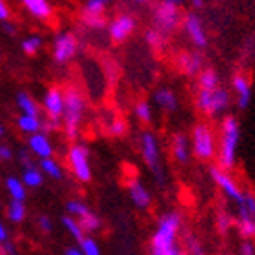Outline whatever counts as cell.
I'll list each match as a JSON object with an SVG mask.
<instances>
[{"instance_id": "1", "label": "cell", "mask_w": 255, "mask_h": 255, "mask_svg": "<svg viewBox=\"0 0 255 255\" xmlns=\"http://www.w3.org/2000/svg\"><path fill=\"white\" fill-rule=\"evenodd\" d=\"M182 217L177 212L166 213L159 221V226L151 237V254L153 255H179L177 235L181 230Z\"/></svg>"}, {"instance_id": "2", "label": "cell", "mask_w": 255, "mask_h": 255, "mask_svg": "<svg viewBox=\"0 0 255 255\" xmlns=\"http://www.w3.org/2000/svg\"><path fill=\"white\" fill-rule=\"evenodd\" d=\"M241 138V128L235 117H226L221 126V142H219V166L232 170L237 160V146Z\"/></svg>"}, {"instance_id": "3", "label": "cell", "mask_w": 255, "mask_h": 255, "mask_svg": "<svg viewBox=\"0 0 255 255\" xmlns=\"http://www.w3.org/2000/svg\"><path fill=\"white\" fill-rule=\"evenodd\" d=\"M86 101L82 93L75 88H68L64 93V113L62 123L64 131L69 140H75L80 133V123H82V115H84Z\"/></svg>"}, {"instance_id": "4", "label": "cell", "mask_w": 255, "mask_h": 255, "mask_svg": "<svg viewBox=\"0 0 255 255\" xmlns=\"http://www.w3.org/2000/svg\"><path fill=\"white\" fill-rule=\"evenodd\" d=\"M191 151L195 153L197 159L210 160L217 153V144L212 128L206 124H197L191 133Z\"/></svg>"}, {"instance_id": "5", "label": "cell", "mask_w": 255, "mask_h": 255, "mask_svg": "<svg viewBox=\"0 0 255 255\" xmlns=\"http://www.w3.org/2000/svg\"><path fill=\"white\" fill-rule=\"evenodd\" d=\"M230 97L228 91L215 88V90H202L199 88V95H197V108L202 113H206L210 117L221 115V113L228 108Z\"/></svg>"}, {"instance_id": "6", "label": "cell", "mask_w": 255, "mask_h": 255, "mask_svg": "<svg viewBox=\"0 0 255 255\" xmlns=\"http://www.w3.org/2000/svg\"><path fill=\"white\" fill-rule=\"evenodd\" d=\"M153 20L157 29L162 33H171L177 29L179 22H181V11H179V4H175L173 0H162L153 11Z\"/></svg>"}, {"instance_id": "7", "label": "cell", "mask_w": 255, "mask_h": 255, "mask_svg": "<svg viewBox=\"0 0 255 255\" xmlns=\"http://www.w3.org/2000/svg\"><path fill=\"white\" fill-rule=\"evenodd\" d=\"M68 162L69 168L73 171V175L80 182H90L91 181V166H90V153L86 146L73 144L68 151Z\"/></svg>"}, {"instance_id": "8", "label": "cell", "mask_w": 255, "mask_h": 255, "mask_svg": "<svg viewBox=\"0 0 255 255\" xmlns=\"http://www.w3.org/2000/svg\"><path fill=\"white\" fill-rule=\"evenodd\" d=\"M140 151H142L144 162H146L149 170L160 179V177H162V173H160V151H159V144H157V138H155L153 133L146 131L142 135V138H140Z\"/></svg>"}, {"instance_id": "9", "label": "cell", "mask_w": 255, "mask_h": 255, "mask_svg": "<svg viewBox=\"0 0 255 255\" xmlns=\"http://www.w3.org/2000/svg\"><path fill=\"white\" fill-rule=\"evenodd\" d=\"M79 42L73 33H60L53 42V59L57 64H66L77 53Z\"/></svg>"}, {"instance_id": "10", "label": "cell", "mask_w": 255, "mask_h": 255, "mask_svg": "<svg viewBox=\"0 0 255 255\" xmlns=\"http://www.w3.org/2000/svg\"><path fill=\"white\" fill-rule=\"evenodd\" d=\"M210 173H212V179L215 181V184H217L221 190H223V193L226 197H230L232 201L239 202L241 197H243V193L245 191L241 190L239 184L235 182V179L228 173V170H224V168H212L210 170Z\"/></svg>"}, {"instance_id": "11", "label": "cell", "mask_w": 255, "mask_h": 255, "mask_svg": "<svg viewBox=\"0 0 255 255\" xmlns=\"http://www.w3.org/2000/svg\"><path fill=\"white\" fill-rule=\"evenodd\" d=\"M135 18L131 15H119L117 18H113L108 26V33L113 42H124L126 38H129L133 31H135Z\"/></svg>"}, {"instance_id": "12", "label": "cell", "mask_w": 255, "mask_h": 255, "mask_svg": "<svg viewBox=\"0 0 255 255\" xmlns=\"http://www.w3.org/2000/svg\"><path fill=\"white\" fill-rule=\"evenodd\" d=\"M44 112L49 117V121H55V123H60L64 113V93L59 88H51L48 90V93L44 95Z\"/></svg>"}, {"instance_id": "13", "label": "cell", "mask_w": 255, "mask_h": 255, "mask_svg": "<svg viewBox=\"0 0 255 255\" xmlns=\"http://www.w3.org/2000/svg\"><path fill=\"white\" fill-rule=\"evenodd\" d=\"M184 29H186L188 37L191 38V42L195 44L197 48H206L208 46V35L204 31L201 18L195 13H188L184 16Z\"/></svg>"}, {"instance_id": "14", "label": "cell", "mask_w": 255, "mask_h": 255, "mask_svg": "<svg viewBox=\"0 0 255 255\" xmlns=\"http://www.w3.org/2000/svg\"><path fill=\"white\" fill-rule=\"evenodd\" d=\"M24 7L38 20H49L53 16V7L49 0H20Z\"/></svg>"}, {"instance_id": "15", "label": "cell", "mask_w": 255, "mask_h": 255, "mask_svg": "<svg viewBox=\"0 0 255 255\" xmlns=\"http://www.w3.org/2000/svg\"><path fill=\"white\" fill-rule=\"evenodd\" d=\"M29 149H31L37 157H40V159L53 155V146H51L46 133H38V131L33 133L31 137H29Z\"/></svg>"}, {"instance_id": "16", "label": "cell", "mask_w": 255, "mask_h": 255, "mask_svg": "<svg viewBox=\"0 0 255 255\" xmlns=\"http://www.w3.org/2000/svg\"><path fill=\"white\" fill-rule=\"evenodd\" d=\"M234 91L235 95H237V102H239V108H248L252 101V88H250V82L246 79L245 75H235L234 79Z\"/></svg>"}, {"instance_id": "17", "label": "cell", "mask_w": 255, "mask_h": 255, "mask_svg": "<svg viewBox=\"0 0 255 255\" xmlns=\"http://www.w3.org/2000/svg\"><path fill=\"white\" fill-rule=\"evenodd\" d=\"M177 64L182 73L186 75H199L202 71V59L197 53H181Z\"/></svg>"}, {"instance_id": "18", "label": "cell", "mask_w": 255, "mask_h": 255, "mask_svg": "<svg viewBox=\"0 0 255 255\" xmlns=\"http://www.w3.org/2000/svg\"><path fill=\"white\" fill-rule=\"evenodd\" d=\"M171 153L175 157L177 162H181V164H186L188 160H190V155H191V149H190V144H188V138L181 133H177L173 140H171Z\"/></svg>"}, {"instance_id": "19", "label": "cell", "mask_w": 255, "mask_h": 255, "mask_svg": "<svg viewBox=\"0 0 255 255\" xmlns=\"http://www.w3.org/2000/svg\"><path fill=\"white\" fill-rule=\"evenodd\" d=\"M129 197H131L133 204L137 208H140V210H146L149 206V202H151L149 191L140 182H133L131 186H129Z\"/></svg>"}, {"instance_id": "20", "label": "cell", "mask_w": 255, "mask_h": 255, "mask_svg": "<svg viewBox=\"0 0 255 255\" xmlns=\"http://www.w3.org/2000/svg\"><path fill=\"white\" fill-rule=\"evenodd\" d=\"M16 124L20 128V131L27 133V135L40 131V128H42V123H40L38 115H27V113H22L18 121H16Z\"/></svg>"}, {"instance_id": "21", "label": "cell", "mask_w": 255, "mask_h": 255, "mask_svg": "<svg viewBox=\"0 0 255 255\" xmlns=\"http://www.w3.org/2000/svg\"><path fill=\"white\" fill-rule=\"evenodd\" d=\"M239 206V219L255 217V195L252 191H245L241 201L237 202Z\"/></svg>"}, {"instance_id": "22", "label": "cell", "mask_w": 255, "mask_h": 255, "mask_svg": "<svg viewBox=\"0 0 255 255\" xmlns=\"http://www.w3.org/2000/svg\"><path fill=\"white\" fill-rule=\"evenodd\" d=\"M155 102L159 104V108H162V110H166V112H173L177 108V97L175 93L171 90H166V88H162V90H159L157 93H155Z\"/></svg>"}, {"instance_id": "23", "label": "cell", "mask_w": 255, "mask_h": 255, "mask_svg": "<svg viewBox=\"0 0 255 255\" xmlns=\"http://www.w3.org/2000/svg\"><path fill=\"white\" fill-rule=\"evenodd\" d=\"M5 186H7L11 199H15V201H24L26 199V184H24V181H18L16 177H9L5 181Z\"/></svg>"}, {"instance_id": "24", "label": "cell", "mask_w": 255, "mask_h": 255, "mask_svg": "<svg viewBox=\"0 0 255 255\" xmlns=\"http://www.w3.org/2000/svg\"><path fill=\"white\" fill-rule=\"evenodd\" d=\"M199 88H202V90H215V88H219V75L213 69H202L199 73Z\"/></svg>"}, {"instance_id": "25", "label": "cell", "mask_w": 255, "mask_h": 255, "mask_svg": "<svg viewBox=\"0 0 255 255\" xmlns=\"http://www.w3.org/2000/svg\"><path fill=\"white\" fill-rule=\"evenodd\" d=\"M16 106L20 108L22 113H27V115H38V113H40L37 102L33 101L27 93H18V95H16Z\"/></svg>"}, {"instance_id": "26", "label": "cell", "mask_w": 255, "mask_h": 255, "mask_svg": "<svg viewBox=\"0 0 255 255\" xmlns=\"http://www.w3.org/2000/svg\"><path fill=\"white\" fill-rule=\"evenodd\" d=\"M62 224H64V228L68 230L69 235L73 237V239L80 241L82 237H84V230H82V226H80L79 223V219L73 217V215H66V217H62Z\"/></svg>"}, {"instance_id": "27", "label": "cell", "mask_w": 255, "mask_h": 255, "mask_svg": "<svg viewBox=\"0 0 255 255\" xmlns=\"http://www.w3.org/2000/svg\"><path fill=\"white\" fill-rule=\"evenodd\" d=\"M7 217H9L11 223H22L26 219V206H24V201H15L11 199V204L7 208Z\"/></svg>"}, {"instance_id": "28", "label": "cell", "mask_w": 255, "mask_h": 255, "mask_svg": "<svg viewBox=\"0 0 255 255\" xmlns=\"http://www.w3.org/2000/svg\"><path fill=\"white\" fill-rule=\"evenodd\" d=\"M42 173H40V170L38 168H35V166H26V170H24V184L29 188H38L40 184H42Z\"/></svg>"}, {"instance_id": "29", "label": "cell", "mask_w": 255, "mask_h": 255, "mask_svg": "<svg viewBox=\"0 0 255 255\" xmlns=\"http://www.w3.org/2000/svg\"><path fill=\"white\" fill-rule=\"evenodd\" d=\"M40 168L46 175L53 177V179H62V168L57 160H53L51 157H44L40 159Z\"/></svg>"}, {"instance_id": "30", "label": "cell", "mask_w": 255, "mask_h": 255, "mask_svg": "<svg viewBox=\"0 0 255 255\" xmlns=\"http://www.w3.org/2000/svg\"><path fill=\"white\" fill-rule=\"evenodd\" d=\"M79 223H80V226H82V230H84L86 234H93V232H97V230L101 228V219L91 212L80 215Z\"/></svg>"}, {"instance_id": "31", "label": "cell", "mask_w": 255, "mask_h": 255, "mask_svg": "<svg viewBox=\"0 0 255 255\" xmlns=\"http://www.w3.org/2000/svg\"><path fill=\"white\" fill-rule=\"evenodd\" d=\"M146 42H148L149 48L153 49H162L166 44V33H162L160 29H148L146 33Z\"/></svg>"}, {"instance_id": "32", "label": "cell", "mask_w": 255, "mask_h": 255, "mask_svg": "<svg viewBox=\"0 0 255 255\" xmlns=\"http://www.w3.org/2000/svg\"><path fill=\"white\" fill-rule=\"evenodd\" d=\"M239 232L245 239H255V217H248V219H239Z\"/></svg>"}, {"instance_id": "33", "label": "cell", "mask_w": 255, "mask_h": 255, "mask_svg": "<svg viewBox=\"0 0 255 255\" xmlns=\"http://www.w3.org/2000/svg\"><path fill=\"white\" fill-rule=\"evenodd\" d=\"M82 22L91 29H101L106 26L104 15H93V13H86V11H82Z\"/></svg>"}, {"instance_id": "34", "label": "cell", "mask_w": 255, "mask_h": 255, "mask_svg": "<svg viewBox=\"0 0 255 255\" xmlns=\"http://www.w3.org/2000/svg\"><path fill=\"white\" fill-rule=\"evenodd\" d=\"M135 115L140 123L148 124L151 123V106H149L146 101H138L137 106H135Z\"/></svg>"}, {"instance_id": "35", "label": "cell", "mask_w": 255, "mask_h": 255, "mask_svg": "<svg viewBox=\"0 0 255 255\" xmlns=\"http://www.w3.org/2000/svg\"><path fill=\"white\" fill-rule=\"evenodd\" d=\"M42 48V38L40 37H27L24 42H22V49L26 55H35L38 53V49Z\"/></svg>"}, {"instance_id": "36", "label": "cell", "mask_w": 255, "mask_h": 255, "mask_svg": "<svg viewBox=\"0 0 255 255\" xmlns=\"http://www.w3.org/2000/svg\"><path fill=\"white\" fill-rule=\"evenodd\" d=\"M79 246H80V250H82V254H86V255H99L101 254L99 245H97L91 237H82V239L79 241Z\"/></svg>"}, {"instance_id": "37", "label": "cell", "mask_w": 255, "mask_h": 255, "mask_svg": "<svg viewBox=\"0 0 255 255\" xmlns=\"http://www.w3.org/2000/svg\"><path fill=\"white\" fill-rule=\"evenodd\" d=\"M106 4V0H88L84 5V11L86 13H93V15H104Z\"/></svg>"}, {"instance_id": "38", "label": "cell", "mask_w": 255, "mask_h": 255, "mask_svg": "<svg viewBox=\"0 0 255 255\" xmlns=\"http://www.w3.org/2000/svg\"><path fill=\"white\" fill-rule=\"evenodd\" d=\"M68 212H69V215H73V217L79 219L80 215L88 213L90 210H88V206H86L84 202H80V201H69L68 202Z\"/></svg>"}, {"instance_id": "39", "label": "cell", "mask_w": 255, "mask_h": 255, "mask_svg": "<svg viewBox=\"0 0 255 255\" xmlns=\"http://www.w3.org/2000/svg\"><path fill=\"white\" fill-rule=\"evenodd\" d=\"M126 129H128L126 121H123V119H115L110 124V135H113V137H123L124 133H126Z\"/></svg>"}, {"instance_id": "40", "label": "cell", "mask_w": 255, "mask_h": 255, "mask_svg": "<svg viewBox=\"0 0 255 255\" xmlns=\"http://www.w3.org/2000/svg\"><path fill=\"white\" fill-rule=\"evenodd\" d=\"M217 226H219V232L221 234H226L228 232V228L232 226V217H230L228 213H219V217H217Z\"/></svg>"}, {"instance_id": "41", "label": "cell", "mask_w": 255, "mask_h": 255, "mask_svg": "<svg viewBox=\"0 0 255 255\" xmlns=\"http://www.w3.org/2000/svg\"><path fill=\"white\" fill-rule=\"evenodd\" d=\"M241 254L243 255H254L255 254V245L252 239H245V243L241 245Z\"/></svg>"}, {"instance_id": "42", "label": "cell", "mask_w": 255, "mask_h": 255, "mask_svg": "<svg viewBox=\"0 0 255 255\" xmlns=\"http://www.w3.org/2000/svg\"><path fill=\"white\" fill-rule=\"evenodd\" d=\"M11 11H9V5L5 4V0H0V20L5 22L9 18Z\"/></svg>"}, {"instance_id": "43", "label": "cell", "mask_w": 255, "mask_h": 255, "mask_svg": "<svg viewBox=\"0 0 255 255\" xmlns=\"http://www.w3.org/2000/svg\"><path fill=\"white\" fill-rule=\"evenodd\" d=\"M38 226H40V230H42V232H46V234H48V232H51V228H53V226H51V221H49V217H46V215H42V217L38 219Z\"/></svg>"}, {"instance_id": "44", "label": "cell", "mask_w": 255, "mask_h": 255, "mask_svg": "<svg viewBox=\"0 0 255 255\" xmlns=\"http://www.w3.org/2000/svg\"><path fill=\"white\" fill-rule=\"evenodd\" d=\"M0 250L4 252V254H15L16 248L11 241H4V243H0Z\"/></svg>"}, {"instance_id": "45", "label": "cell", "mask_w": 255, "mask_h": 255, "mask_svg": "<svg viewBox=\"0 0 255 255\" xmlns=\"http://www.w3.org/2000/svg\"><path fill=\"white\" fill-rule=\"evenodd\" d=\"M188 250L191 252V254H202V248H201V245L197 243V241H188Z\"/></svg>"}, {"instance_id": "46", "label": "cell", "mask_w": 255, "mask_h": 255, "mask_svg": "<svg viewBox=\"0 0 255 255\" xmlns=\"http://www.w3.org/2000/svg\"><path fill=\"white\" fill-rule=\"evenodd\" d=\"M18 160H20L22 164H26V166L31 164V159H29V153H27L26 149H22V151H18Z\"/></svg>"}, {"instance_id": "47", "label": "cell", "mask_w": 255, "mask_h": 255, "mask_svg": "<svg viewBox=\"0 0 255 255\" xmlns=\"http://www.w3.org/2000/svg\"><path fill=\"white\" fill-rule=\"evenodd\" d=\"M11 157H13V153H11V149H9V148H5V146H2V157H0V159L9 160Z\"/></svg>"}, {"instance_id": "48", "label": "cell", "mask_w": 255, "mask_h": 255, "mask_svg": "<svg viewBox=\"0 0 255 255\" xmlns=\"http://www.w3.org/2000/svg\"><path fill=\"white\" fill-rule=\"evenodd\" d=\"M4 241H7V230L4 228V224L0 223V243H4Z\"/></svg>"}, {"instance_id": "49", "label": "cell", "mask_w": 255, "mask_h": 255, "mask_svg": "<svg viewBox=\"0 0 255 255\" xmlns=\"http://www.w3.org/2000/svg\"><path fill=\"white\" fill-rule=\"evenodd\" d=\"M66 255H84V254H82V250H80L79 246V248H66Z\"/></svg>"}, {"instance_id": "50", "label": "cell", "mask_w": 255, "mask_h": 255, "mask_svg": "<svg viewBox=\"0 0 255 255\" xmlns=\"http://www.w3.org/2000/svg\"><path fill=\"white\" fill-rule=\"evenodd\" d=\"M4 31H7L9 35H15V26H11V24H7V22H5V24H4Z\"/></svg>"}, {"instance_id": "51", "label": "cell", "mask_w": 255, "mask_h": 255, "mask_svg": "<svg viewBox=\"0 0 255 255\" xmlns=\"http://www.w3.org/2000/svg\"><path fill=\"white\" fill-rule=\"evenodd\" d=\"M191 5L197 7V9H201L202 5H204V0H191Z\"/></svg>"}, {"instance_id": "52", "label": "cell", "mask_w": 255, "mask_h": 255, "mask_svg": "<svg viewBox=\"0 0 255 255\" xmlns=\"http://www.w3.org/2000/svg\"><path fill=\"white\" fill-rule=\"evenodd\" d=\"M131 2H135V4H146L148 0H131Z\"/></svg>"}, {"instance_id": "53", "label": "cell", "mask_w": 255, "mask_h": 255, "mask_svg": "<svg viewBox=\"0 0 255 255\" xmlns=\"http://www.w3.org/2000/svg\"><path fill=\"white\" fill-rule=\"evenodd\" d=\"M2 135H4V126L0 124V137H2Z\"/></svg>"}, {"instance_id": "54", "label": "cell", "mask_w": 255, "mask_h": 255, "mask_svg": "<svg viewBox=\"0 0 255 255\" xmlns=\"http://www.w3.org/2000/svg\"><path fill=\"white\" fill-rule=\"evenodd\" d=\"M173 2H175V4H182V2H184V0H173Z\"/></svg>"}, {"instance_id": "55", "label": "cell", "mask_w": 255, "mask_h": 255, "mask_svg": "<svg viewBox=\"0 0 255 255\" xmlns=\"http://www.w3.org/2000/svg\"><path fill=\"white\" fill-rule=\"evenodd\" d=\"M0 157H2V146H0Z\"/></svg>"}, {"instance_id": "56", "label": "cell", "mask_w": 255, "mask_h": 255, "mask_svg": "<svg viewBox=\"0 0 255 255\" xmlns=\"http://www.w3.org/2000/svg\"><path fill=\"white\" fill-rule=\"evenodd\" d=\"M106 2H108V4H110V2H112V0H106Z\"/></svg>"}]
</instances>
